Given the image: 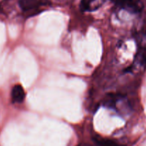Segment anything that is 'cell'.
<instances>
[{"instance_id":"cell-1","label":"cell","mask_w":146,"mask_h":146,"mask_svg":"<svg viewBox=\"0 0 146 146\" xmlns=\"http://www.w3.org/2000/svg\"><path fill=\"white\" fill-rule=\"evenodd\" d=\"M113 1L121 8L133 13L140 12L143 7L140 0H114Z\"/></svg>"},{"instance_id":"cell-2","label":"cell","mask_w":146,"mask_h":146,"mask_svg":"<svg viewBox=\"0 0 146 146\" xmlns=\"http://www.w3.org/2000/svg\"><path fill=\"white\" fill-rule=\"evenodd\" d=\"M146 67V48L139 47L137 54L135 55V59L133 65L131 66L130 69L133 70H141L145 69Z\"/></svg>"},{"instance_id":"cell-3","label":"cell","mask_w":146,"mask_h":146,"mask_svg":"<svg viewBox=\"0 0 146 146\" xmlns=\"http://www.w3.org/2000/svg\"><path fill=\"white\" fill-rule=\"evenodd\" d=\"M25 98V91L20 84H16L11 90V99L14 103L21 104Z\"/></svg>"},{"instance_id":"cell-4","label":"cell","mask_w":146,"mask_h":146,"mask_svg":"<svg viewBox=\"0 0 146 146\" xmlns=\"http://www.w3.org/2000/svg\"><path fill=\"white\" fill-rule=\"evenodd\" d=\"M96 143H97V145L99 146H120L115 141H111V140L104 139V138L96 139Z\"/></svg>"},{"instance_id":"cell-5","label":"cell","mask_w":146,"mask_h":146,"mask_svg":"<svg viewBox=\"0 0 146 146\" xmlns=\"http://www.w3.org/2000/svg\"><path fill=\"white\" fill-rule=\"evenodd\" d=\"M140 47L146 48V28L141 32V35L140 36Z\"/></svg>"},{"instance_id":"cell-6","label":"cell","mask_w":146,"mask_h":146,"mask_svg":"<svg viewBox=\"0 0 146 146\" xmlns=\"http://www.w3.org/2000/svg\"><path fill=\"white\" fill-rule=\"evenodd\" d=\"M112 1H114V0H112Z\"/></svg>"}]
</instances>
